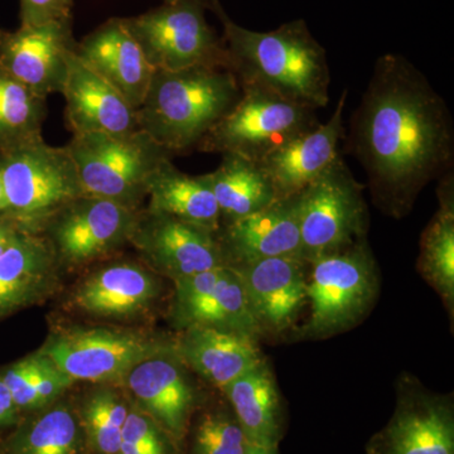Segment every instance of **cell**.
Segmentation results:
<instances>
[{"instance_id": "obj_1", "label": "cell", "mask_w": 454, "mask_h": 454, "mask_svg": "<svg viewBox=\"0 0 454 454\" xmlns=\"http://www.w3.org/2000/svg\"><path fill=\"white\" fill-rule=\"evenodd\" d=\"M348 151L365 170L375 205L404 216L427 184L453 169L452 114L409 59L387 53L376 59L352 115Z\"/></svg>"}, {"instance_id": "obj_2", "label": "cell", "mask_w": 454, "mask_h": 454, "mask_svg": "<svg viewBox=\"0 0 454 454\" xmlns=\"http://www.w3.org/2000/svg\"><path fill=\"white\" fill-rule=\"evenodd\" d=\"M210 11L223 26L230 70L240 85H256L312 110L330 101L327 53L303 20L284 23L270 32H256L235 23L220 0Z\"/></svg>"}, {"instance_id": "obj_3", "label": "cell", "mask_w": 454, "mask_h": 454, "mask_svg": "<svg viewBox=\"0 0 454 454\" xmlns=\"http://www.w3.org/2000/svg\"><path fill=\"white\" fill-rule=\"evenodd\" d=\"M243 89L225 67L155 71L137 110L139 129L173 154L200 142L240 100Z\"/></svg>"}, {"instance_id": "obj_4", "label": "cell", "mask_w": 454, "mask_h": 454, "mask_svg": "<svg viewBox=\"0 0 454 454\" xmlns=\"http://www.w3.org/2000/svg\"><path fill=\"white\" fill-rule=\"evenodd\" d=\"M0 175L8 199L4 220L18 231L40 234L53 215L85 195L70 152L43 137L0 148Z\"/></svg>"}, {"instance_id": "obj_5", "label": "cell", "mask_w": 454, "mask_h": 454, "mask_svg": "<svg viewBox=\"0 0 454 454\" xmlns=\"http://www.w3.org/2000/svg\"><path fill=\"white\" fill-rule=\"evenodd\" d=\"M380 289L378 265L367 240L309 262V315L293 333L300 340H325L360 324Z\"/></svg>"}, {"instance_id": "obj_6", "label": "cell", "mask_w": 454, "mask_h": 454, "mask_svg": "<svg viewBox=\"0 0 454 454\" xmlns=\"http://www.w3.org/2000/svg\"><path fill=\"white\" fill-rule=\"evenodd\" d=\"M85 195L109 200L138 210L155 169L172 160V152L137 130L124 136L74 134L66 145Z\"/></svg>"}, {"instance_id": "obj_7", "label": "cell", "mask_w": 454, "mask_h": 454, "mask_svg": "<svg viewBox=\"0 0 454 454\" xmlns=\"http://www.w3.org/2000/svg\"><path fill=\"white\" fill-rule=\"evenodd\" d=\"M241 89L240 100L200 142V151L238 154L259 163L319 124L309 107L260 86L241 85Z\"/></svg>"}, {"instance_id": "obj_8", "label": "cell", "mask_w": 454, "mask_h": 454, "mask_svg": "<svg viewBox=\"0 0 454 454\" xmlns=\"http://www.w3.org/2000/svg\"><path fill=\"white\" fill-rule=\"evenodd\" d=\"M206 9L210 0H177L124 20L155 71L199 66L230 70L225 43L208 25Z\"/></svg>"}, {"instance_id": "obj_9", "label": "cell", "mask_w": 454, "mask_h": 454, "mask_svg": "<svg viewBox=\"0 0 454 454\" xmlns=\"http://www.w3.org/2000/svg\"><path fill=\"white\" fill-rule=\"evenodd\" d=\"M301 258L307 262L365 240L364 186L339 155L300 193Z\"/></svg>"}, {"instance_id": "obj_10", "label": "cell", "mask_w": 454, "mask_h": 454, "mask_svg": "<svg viewBox=\"0 0 454 454\" xmlns=\"http://www.w3.org/2000/svg\"><path fill=\"white\" fill-rule=\"evenodd\" d=\"M170 345L136 331L73 328L52 334L38 352L74 381L118 382L133 367Z\"/></svg>"}, {"instance_id": "obj_11", "label": "cell", "mask_w": 454, "mask_h": 454, "mask_svg": "<svg viewBox=\"0 0 454 454\" xmlns=\"http://www.w3.org/2000/svg\"><path fill=\"white\" fill-rule=\"evenodd\" d=\"M139 211L83 195L53 215L42 229L59 262L88 264L130 243Z\"/></svg>"}, {"instance_id": "obj_12", "label": "cell", "mask_w": 454, "mask_h": 454, "mask_svg": "<svg viewBox=\"0 0 454 454\" xmlns=\"http://www.w3.org/2000/svg\"><path fill=\"white\" fill-rule=\"evenodd\" d=\"M367 454H454L452 399L404 376L397 384L395 411L370 439Z\"/></svg>"}, {"instance_id": "obj_13", "label": "cell", "mask_w": 454, "mask_h": 454, "mask_svg": "<svg viewBox=\"0 0 454 454\" xmlns=\"http://www.w3.org/2000/svg\"><path fill=\"white\" fill-rule=\"evenodd\" d=\"M130 243L173 282L225 267L216 232L148 208L139 212Z\"/></svg>"}, {"instance_id": "obj_14", "label": "cell", "mask_w": 454, "mask_h": 454, "mask_svg": "<svg viewBox=\"0 0 454 454\" xmlns=\"http://www.w3.org/2000/svg\"><path fill=\"white\" fill-rule=\"evenodd\" d=\"M173 322L181 330L210 327L262 339L234 269L221 267L175 282Z\"/></svg>"}, {"instance_id": "obj_15", "label": "cell", "mask_w": 454, "mask_h": 454, "mask_svg": "<svg viewBox=\"0 0 454 454\" xmlns=\"http://www.w3.org/2000/svg\"><path fill=\"white\" fill-rule=\"evenodd\" d=\"M231 269L240 278L262 337L294 327L307 306L306 260L278 256Z\"/></svg>"}, {"instance_id": "obj_16", "label": "cell", "mask_w": 454, "mask_h": 454, "mask_svg": "<svg viewBox=\"0 0 454 454\" xmlns=\"http://www.w3.org/2000/svg\"><path fill=\"white\" fill-rule=\"evenodd\" d=\"M73 20L0 28V65L41 97L61 94L67 55L74 49Z\"/></svg>"}, {"instance_id": "obj_17", "label": "cell", "mask_w": 454, "mask_h": 454, "mask_svg": "<svg viewBox=\"0 0 454 454\" xmlns=\"http://www.w3.org/2000/svg\"><path fill=\"white\" fill-rule=\"evenodd\" d=\"M122 381L140 411L173 441L184 439L195 408L196 391L175 342L133 367Z\"/></svg>"}, {"instance_id": "obj_18", "label": "cell", "mask_w": 454, "mask_h": 454, "mask_svg": "<svg viewBox=\"0 0 454 454\" xmlns=\"http://www.w3.org/2000/svg\"><path fill=\"white\" fill-rule=\"evenodd\" d=\"M225 267L301 256L300 195L279 199L216 232Z\"/></svg>"}, {"instance_id": "obj_19", "label": "cell", "mask_w": 454, "mask_h": 454, "mask_svg": "<svg viewBox=\"0 0 454 454\" xmlns=\"http://www.w3.org/2000/svg\"><path fill=\"white\" fill-rule=\"evenodd\" d=\"M61 94L66 100V122L73 136L86 133L124 136L139 130L136 107L90 67L74 49L67 55Z\"/></svg>"}, {"instance_id": "obj_20", "label": "cell", "mask_w": 454, "mask_h": 454, "mask_svg": "<svg viewBox=\"0 0 454 454\" xmlns=\"http://www.w3.org/2000/svg\"><path fill=\"white\" fill-rule=\"evenodd\" d=\"M348 95L345 90L328 121L304 131L258 163L278 200L300 195L339 157Z\"/></svg>"}, {"instance_id": "obj_21", "label": "cell", "mask_w": 454, "mask_h": 454, "mask_svg": "<svg viewBox=\"0 0 454 454\" xmlns=\"http://www.w3.org/2000/svg\"><path fill=\"white\" fill-rule=\"evenodd\" d=\"M74 51L131 106L139 109L155 70L131 35L124 18H110L76 42Z\"/></svg>"}, {"instance_id": "obj_22", "label": "cell", "mask_w": 454, "mask_h": 454, "mask_svg": "<svg viewBox=\"0 0 454 454\" xmlns=\"http://www.w3.org/2000/svg\"><path fill=\"white\" fill-rule=\"evenodd\" d=\"M176 351L187 369L223 390L245 372L267 360L259 340L210 327L184 328Z\"/></svg>"}, {"instance_id": "obj_23", "label": "cell", "mask_w": 454, "mask_h": 454, "mask_svg": "<svg viewBox=\"0 0 454 454\" xmlns=\"http://www.w3.org/2000/svg\"><path fill=\"white\" fill-rule=\"evenodd\" d=\"M160 294L151 271L131 262L101 268L83 280L74 294L77 309L104 318H127L148 309Z\"/></svg>"}, {"instance_id": "obj_24", "label": "cell", "mask_w": 454, "mask_h": 454, "mask_svg": "<svg viewBox=\"0 0 454 454\" xmlns=\"http://www.w3.org/2000/svg\"><path fill=\"white\" fill-rule=\"evenodd\" d=\"M57 265L43 235L17 230L0 254V316L43 297L55 282Z\"/></svg>"}, {"instance_id": "obj_25", "label": "cell", "mask_w": 454, "mask_h": 454, "mask_svg": "<svg viewBox=\"0 0 454 454\" xmlns=\"http://www.w3.org/2000/svg\"><path fill=\"white\" fill-rule=\"evenodd\" d=\"M221 391L253 446H279L283 435V405L267 360Z\"/></svg>"}, {"instance_id": "obj_26", "label": "cell", "mask_w": 454, "mask_h": 454, "mask_svg": "<svg viewBox=\"0 0 454 454\" xmlns=\"http://www.w3.org/2000/svg\"><path fill=\"white\" fill-rule=\"evenodd\" d=\"M148 210L219 231L221 216L207 175L190 176L172 160L154 170L148 181Z\"/></svg>"}, {"instance_id": "obj_27", "label": "cell", "mask_w": 454, "mask_h": 454, "mask_svg": "<svg viewBox=\"0 0 454 454\" xmlns=\"http://www.w3.org/2000/svg\"><path fill=\"white\" fill-rule=\"evenodd\" d=\"M439 207L420 238L418 271L434 289L453 319L454 313V175L439 178Z\"/></svg>"}, {"instance_id": "obj_28", "label": "cell", "mask_w": 454, "mask_h": 454, "mask_svg": "<svg viewBox=\"0 0 454 454\" xmlns=\"http://www.w3.org/2000/svg\"><path fill=\"white\" fill-rule=\"evenodd\" d=\"M221 155L220 166L207 173L219 206L221 225L243 219L277 201L273 184L258 163L238 154Z\"/></svg>"}, {"instance_id": "obj_29", "label": "cell", "mask_w": 454, "mask_h": 454, "mask_svg": "<svg viewBox=\"0 0 454 454\" xmlns=\"http://www.w3.org/2000/svg\"><path fill=\"white\" fill-rule=\"evenodd\" d=\"M47 98L0 65V148L41 138Z\"/></svg>"}, {"instance_id": "obj_30", "label": "cell", "mask_w": 454, "mask_h": 454, "mask_svg": "<svg viewBox=\"0 0 454 454\" xmlns=\"http://www.w3.org/2000/svg\"><path fill=\"white\" fill-rule=\"evenodd\" d=\"M82 432L65 405L47 409L17 430L5 454H79Z\"/></svg>"}, {"instance_id": "obj_31", "label": "cell", "mask_w": 454, "mask_h": 454, "mask_svg": "<svg viewBox=\"0 0 454 454\" xmlns=\"http://www.w3.org/2000/svg\"><path fill=\"white\" fill-rule=\"evenodd\" d=\"M129 413L124 397L113 389L95 390L82 408V426L90 447L98 454H118L121 433Z\"/></svg>"}, {"instance_id": "obj_32", "label": "cell", "mask_w": 454, "mask_h": 454, "mask_svg": "<svg viewBox=\"0 0 454 454\" xmlns=\"http://www.w3.org/2000/svg\"><path fill=\"white\" fill-rule=\"evenodd\" d=\"M253 447L234 411H212L197 423L191 454H250Z\"/></svg>"}, {"instance_id": "obj_33", "label": "cell", "mask_w": 454, "mask_h": 454, "mask_svg": "<svg viewBox=\"0 0 454 454\" xmlns=\"http://www.w3.org/2000/svg\"><path fill=\"white\" fill-rule=\"evenodd\" d=\"M33 360L32 387L40 411L53 404L74 381L41 352L33 355Z\"/></svg>"}, {"instance_id": "obj_34", "label": "cell", "mask_w": 454, "mask_h": 454, "mask_svg": "<svg viewBox=\"0 0 454 454\" xmlns=\"http://www.w3.org/2000/svg\"><path fill=\"white\" fill-rule=\"evenodd\" d=\"M166 433L157 423L138 406L129 408L127 420L122 427L121 443H129L133 446L145 448L154 452L168 453Z\"/></svg>"}, {"instance_id": "obj_35", "label": "cell", "mask_w": 454, "mask_h": 454, "mask_svg": "<svg viewBox=\"0 0 454 454\" xmlns=\"http://www.w3.org/2000/svg\"><path fill=\"white\" fill-rule=\"evenodd\" d=\"M74 0H20V27L74 20Z\"/></svg>"}, {"instance_id": "obj_36", "label": "cell", "mask_w": 454, "mask_h": 454, "mask_svg": "<svg viewBox=\"0 0 454 454\" xmlns=\"http://www.w3.org/2000/svg\"><path fill=\"white\" fill-rule=\"evenodd\" d=\"M20 409L14 403L13 397L0 378V427L12 426L18 420Z\"/></svg>"}, {"instance_id": "obj_37", "label": "cell", "mask_w": 454, "mask_h": 454, "mask_svg": "<svg viewBox=\"0 0 454 454\" xmlns=\"http://www.w3.org/2000/svg\"><path fill=\"white\" fill-rule=\"evenodd\" d=\"M17 230L4 219L0 220V254L7 249L8 245L13 240Z\"/></svg>"}, {"instance_id": "obj_38", "label": "cell", "mask_w": 454, "mask_h": 454, "mask_svg": "<svg viewBox=\"0 0 454 454\" xmlns=\"http://www.w3.org/2000/svg\"><path fill=\"white\" fill-rule=\"evenodd\" d=\"M118 454H166V453L154 452V450H145V448L133 446V444L124 443V442H122L121 450H119Z\"/></svg>"}, {"instance_id": "obj_39", "label": "cell", "mask_w": 454, "mask_h": 454, "mask_svg": "<svg viewBox=\"0 0 454 454\" xmlns=\"http://www.w3.org/2000/svg\"><path fill=\"white\" fill-rule=\"evenodd\" d=\"M8 210V199L5 193L4 182H3L2 175H0V214L4 215Z\"/></svg>"}, {"instance_id": "obj_40", "label": "cell", "mask_w": 454, "mask_h": 454, "mask_svg": "<svg viewBox=\"0 0 454 454\" xmlns=\"http://www.w3.org/2000/svg\"><path fill=\"white\" fill-rule=\"evenodd\" d=\"M250 454H278V448H264L254 446Z\"/></svg>"}, {"instance_id": "obj_41", "label": "cell", "mask_w": 454, "mask_h": 454, "mask_svg": "<svg viewBox=\"0 0 454 454\" xmlns=\"http://www.w3.org/2000/svg\"><path fill=\"white\" fill-rule=\"evenodd\" d=\"M177 2V0H164V3H175Z\"/></svg>"}, {"instance_id": "obj_42", "label": "cell", "mask_w": 454, "mask_h": 454, "mask_svg": "<svg viewBox=\"0 0 454 454\" xmlns=\"http://www.w3.org/2000/svg\"><path fill=\"white\" fill-rule=\"evenodd\" d=\"M0 454H5V450L4 452H3V450H0Z\"/></svg>"}]
</instances>
